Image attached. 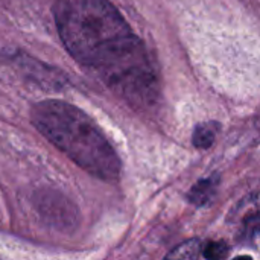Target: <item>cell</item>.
Here are the masks:
<instances>
[{
    "label": "cell",
    "mask_w": 260,
    "mask_h": 260,
    "mask_svg": "<svg viewBox=\"0 0 260 260\" xmlns=\"http://www.w3.org/2000/svg\"><path fill=\"white\" fill-rule=\"evenodd\" d=\"M56 29L69 53L108 88L134 105L158 96L148 50L110 0H56Z\"/></svg>",
    "instance_id": "obj_1"
},
{
    "label": "cell",
    "mask_w": 260,
    "mask_h": 260,
    "mask_svg": "<svg viewBox=\"0 0 260 260\" xmlns=\"http://www.w3.org/2000/svg\"><path fill=\"white\" fill-rule=\"evenodd\" d=\"M35 128L87 174L113 183L122 163L102 129L81 108L56 99L38 102L32 108Z\"/></svg>",
    "instance_id": "obj_2"
},
{
    "label": "cell",
    "mask_w": 260,
    "mask_h": 260,
    "mask_svg": "<svg viewBox=\"0 0 260 260\" xmlns=\"http://www.w3.org/2000/svg\"><path fill=\"white\" fill-rule=\"evenodd\" d=\"M218 186H219V177L218 175H212V177H207L201 181H198L189 192L187 198L192 204L201 207V206H206L216 193L218 190Z\"/></svg>",
    "instance_id": "obj_3"
},
{
    "label": "cell",
    "mask_w": 260,
    "mask_h": 260,
    "mask_svg": "<svg viewBox=\"0 0 260 260\" xmlns=\"http://www.w3.org/2000/svg\"><path fill=\"white\" fill-rule=\"evenodd\" d=\"M219 131V125L218 123H213V122H206V123H201L195 128V133H193V145L195 148L198 149H207L213 145L215 139H216V134Z\"/></svg>",
    "instance_id": "obj_4"
},
{
    "label": "cell",
    "mask_w": 260,
    "mask_h": 260,
    "mask_svg": "<svg viewBox=\"0 0 260 260\" xmlns=\"http://www.w3.org/2000/svg\"><path fill=\"white\" fill-rule=\"evenodd\" d=\"M201 253H203V242L200 239H192L174 248L168 254V257L169 259H198L201 257Z\"/></svg>",
    "instance_id": "obj_5"
},
{
    "label": "cell",
    "mask_w": 260,
    "mask_h": 260,
    "mask_svg": "<svg viewBox=\"0 0 260 260\" xmlns=\"http://www.w3.org/2000/svg\"><path fill=\"white\" fill-rule=\"evenodd\" d=\"M229 245L224 241H212L207 244H203V253L201 257L209 260L224 259L229 256Z\"/></svg>",
    "instance_id": "obj_6"
}]
</instances>
